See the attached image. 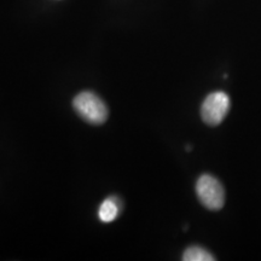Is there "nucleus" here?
I'll use <instances>...</instances> for the list:
<instances>
[{"instance_id":"1","label":"nucleus","mask_w":261,"mask_h":261,"mask_svg":"<svg viewBox=\"0 0 261 261\" xmlns=\"http://www.w3.org/2000/svg\"><path fill=\"white\" fill-rule=\"evenodd\" d=\"M73 106L85 121L92 125H102L108 119V108L97 94L85 91L75 97Z\"/></svg>"},{"instance_id":"2","label":"nucleus","mask_w":261,"mask_h":261,"mask_svg":"<svg viewBox=\"0 0 261 261\" xmlns=\"http://www.w3.org/2000/svg\"><path fill=\"white\" fill-rule=\"evenodd\" d=\"M196 194L207 210L219 211L225 203V190L221 182L211 174H203L196 182Z\"/></svg>"},{"instance_id":"3","label":"nucleus","mask_w":261,"mask_h":261,"mask_svg":"<svg viewBox=\"0 0 261 261\" xmlns=\"http://www.w3.org/2000/svg\"><path fill=\"white\" fill-rule=\"evenodd\" d=\"M231 107L230 97L225 92L217 91L205 97L201 107L202 120L210 126H218L224 121Z\"/></svg>"},{"instance_id":"4","label":"nucleus","mask_w":261,"mask_h":261,"mask_svg":"<svg viewBox=\"0 0 261 261\" xmlns=\"http://www.w3.org/2000/svg\"><path fill=\"white\" fill-rule=\"evenodd\" d=\"M120 204L119 200L116 197H109L100 204L99 211H98V215H99V219L103 223H112L117 218V215L120 214Z\"/></svg>"},{"instance_id":"5","label":"nucleus","mask_w":261,"mask_h":261,"mask_svg":"<svg viewBox=\"0 0 261 261\" xmlns=\"http://www.w3.org/2000/svg\"><path fill=\"white\" fill-rule=\"evenodd\" d=\"M182 260L184 261H214L215 257L205 250L204 248L198 246L189 247L182 254Z\"/></svg>"}]
</instances>
